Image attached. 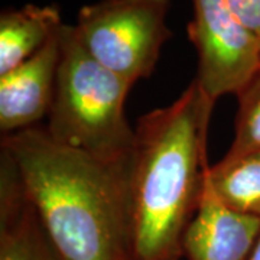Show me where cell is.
Returning a JSON list of instances; mask_svg holds the SVG:
<instances>
[{
    "instance_id": "13",
    "label": "cell",
    "mask_w": 260,
    "mask_h": 260,
    "mask_svg": "<svg viewBox=\"0 0 260 260\" xmlns=\"http://www.w3.org/2000/svg\"><path fill=\"white\" fill-rule=\"evenodd\" d=\"M250 260H260V236H259V239H257V242H256L254 249H253V253H251Z\"/></svg>"
},
{
    "instance_id": "6",
    "label": "cell",
    "mask_w": 260,
    "mask_h": 260,
    "mask_svg": "<svg viewBox=\"0 0 260 260\" xmlns=\"http://www.w3.org/2000/svg\"><path fill=\"white\" fill-rule=\"evenodd\" d=\"M259 236L260 217L237 213L224 205L214 194L205 172L200 205L184 236V257L250 260Z\"/></svg>"
},
{
    "instance_id": "7",
    "label": "cell",
    "mask_w": 260,
    "mask_h": 260,
    "mask_svg": "<svg viewBox=\"0 0 260 260\" xmlns=\"http://www.w3.org/2000/svg\"><path fill=\"white\" fill-rule=\"evenodd\" d=\"M59 29L32 58L0 77L2 133L34 127L49 113L61 58Z\"/></svg>"
},
{
    "instance_id": "9",
    "label": "cell",
    "mask_w": 260,
    "mask_h": 260,
    "mask_svg": "<svg viewBox=\"0 0 260 260\" xmlns=\"http://www.w3.org/2000/svg\"><path fill=\"white\" fill-rule=\"evenodd\" d=\"M55 5H25L0 15V77L37 54L61 28Z\"/></svg>"
},
{
    "instance_id": "4",
    "label": "cell",
    "mask_w": 260,
    "mask_h": 260,
    "mask_svg": "<svg viewBox=\"0 0 260 260\" xmlns=\"http://www.w3.org/2000/svg\"><path fill=\"white\" fill-rule=\"evenodd\" d=\"M169 8L171 0H100L80 9L74 28L94 59L136 84L153 74L172 37Z\"/></svg>"
},
{
    "instance_id": "2",
    "label": "cell",
    "mask_w": 260,
    "mask_h": 260,
    "mask_svg": "<svg viewBox=\"0 0 260 260\" xmlns=\"http://www.w3.org/2000/svg\"><path fill=\"white\" fill-rule=\"evenodd\" d=\"M214 104L192 81L169 106L142 116L126 192L135 260H181L204 186Z\"/></svg>"
},
{
    "instance_id": "8",
    "label": "cell",
    "mask_w": 260,
    "mask_h": 260,
    "mask_svg": "<svg viewBox=\"0 0 260 260\" xmlns=\"http://www.w3.org/2000/svg\"><path fill=\"white\" fill-rule=\"evenodd\" d=\"M0 260H61L5 150L0 160Z\"/></svg>"
},
{
    "instance_id": "10",
    "label": "cell",
    "mask_w": 260,
    "mask_h": 260,
    "mask_svg": "<svg viewBox=\"0 0 260 260\" xmlns=\"http://www.w3.org/2000/svg\"><path fill=\"white\" fill-rule=\"evenodd\" d=\"M208 182L218 200L237 213L260 217V149L224 155L210 165Z\"/></svg>"
},
{
    "instance_id": "11",
    "label": "cell",
    "mask_w": 260,
    "mask_h": 260,
    "mask_svg": "<svg viewBox=\"0 0 260 260\" xmlns=\"http://www.w3.org/2000/svg\"><path fill=\"white\" fill-rule=\"evenodd\" d=\"M236 97L239 109L234 138L225 155H239L260 149V70Z\"/></svg>"
},
{
    "instance_id": "3",
    "label": "cell",
    "mask_w": 260,
    "mask_h": 260,
    "mask_svg": "<svg viewBox=\"0 0 260 260\" xmlns=\"http://www.w3.org/2000/svg\"><path fill=\"white\" fill-rule=\"evenodd\" d=\"M61 58L45 130L56 143L107 164L127 162L135 129L124 104L135 85L103 67L80 42L74 25L59 29Z\"/></svg>"
},
{
    "instance_id": "1",
    "label": "cell",
    "mask_w": 260,
    "mask_h": 260,
    "mask_svg": "<svg viewBox=\"0 0 260 260\" xmlns=\"http://www.w3.org/2000/svg\"><path fill=\"white\" fill-rule=\"evenodd\" d=\"M61 260H135L127 162L107 164L67 148L41 127L2 140Z\"/></svg>"
},
{
    "instance_id": "5",
    "label": "cell",
    "mask_w": 260,
    "mask_h": 260,
    "mask_svg": "<svg viewBox=\"0 0 260 260\" xmlns=\"http://www.w3.org/2000/svg\"><path fill=\"white\" fill-rule=\"evenodd\" d=\"M192 5L188 37L198 54L195 81L213 103L237 95L260 70V38L224 0H192Z\"/></svg>"
},
{
    "instance_id": "12",
    "label": "cell",
    "mask_w": 260,
    "mask_h": 260,
    "mask_svg": "<svg viewBox=\"0 0 260 260\" xmlns=\"http://www.w3.org/2000/svg\"><path fill=\"white\" fill-rule=\"evenodd\" d=\"M232 12L260 38V0H224Z\"/></svg>"
}]
</instances>
